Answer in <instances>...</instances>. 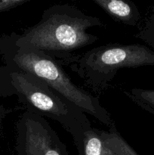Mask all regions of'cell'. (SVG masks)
<instances>
[{"label":"cell","instance_id":"obj_9","mask_svg":"<svg viewBox=\"0 0 154 155\" xmlns=\"http://www.w3.org/2000/svg\"><path fill=\"white\" fill-rule=\"evenodd\" d=\"M134 36L154 48V5L151 7L150 13L144 24Z\"/></svg>","mask_w":154,"mask_h":155},{"label":"cell","instance_id":"obj_8","mask_svg":"<svg viewBox=\"0 0 154 155\" xmlns=\"http://www.w3.org/2000/svg\"><path fill=\"white\" fill-rule=\"evenodd\" d=\"M123 92L143 110L154 115V89L134 88L130 90H124Z\"/></svg>","mask_w":154,"mask_h":155},{"label":"cell","instance_id":"obj_1","mask_svg":"<svg viewBox=\"0 0 154 155\" xmlns=\"http://www.w3.org/2000/svg\"><path fill=\"white\" fill-rule=\"evenodd\" d=\"M102 25L99 18L86 15L75 6L54 5L44 11L37 24L13 38L19 45L39 50L61 65L69 66L76 58L77 50L92 45L98 39L87 30Z\"/></svg>","mask_w":154,"mask_h":155},{"label":"cell","instance_id":"obj_2","mask_svg":"<svg viewBox=\"0 0 154 155\" xmlns=\"http://www.w3.org/2000/svg\"><path fill=\"white\" fill-rule=\"evenodd\" d=\"M8 58L11 68L37 77L109 129L115 126L110 114L103 107L98 97L75 84L55 58L32 47L19 45L13 36L9 42Z\"/></svg>","mask_w":154,"mask_h":155},{"label":"cell","instance_id":"obj_7","mask_svg":"<svg viewBox=\"0 0 154 155\" xmlns=\"http://www.w3.org/2000/svg\"><path fill=\"white\" fill-rule=\"evenodd\" d=\"M100 134L106 145L116 155H137L126 141L121 136L119 132L113 126L108 131L100 130Z\"/></svg>","mask_w":154,"mask_h":155},{"label":"cell","instance_id":"obj_6","mask_svg":"<svg viewBox=\"0 0 154 155\" xmlns=\"http://www.w3.org/2000/svg\"><path fill=\"white\" fill-rule=\"evenodd\" d=\"M82 155H116L104 142L100 130L92 127L84 136Z\"/></svg>","mask_w":154,"mask_h":155},{"label":"cell","instance_id":"obj_3","mask_svg":"<svg viewBox=\"0 0 154 155\" xmlns=\"http://www.w3.org/2000/svg\"><path fill=\"white\" fill-rule=\"evenodd\" d=\"M9 74L14 93L26 111L59 123L72 136L82 155L85 133L92 128L86 114L37 77L13 68Z\"/></svg>","mask_w":154,"mask_h":155},{"label":"cell","instance_id":"obj_5","mask_svg":"<svg viewBox=\"0 0 154 155\" xmlns=\"http://www.w3.org/2000/svg\"><path fill=\"white\" fill-rule=\"evenodd\" d=\"M106 14L118 23L131 27L137 26L140 13L133 2L125 0H93Z\"/></svg>","mask_w":154,"mask_h":155},{"label":"cell","instance_id":"obj_4","mask_svg":"<svg viewBox=\"0 0 154 155\" xmlns=\"http://www.w3.org/2000/svg\"><path fill=\"white\" fill-rule=\"evenodd\" d=\"M69 66L88 87L100 94L119 70L154 67V51L140 44H108L79 54Z\"/></svg>","mask_w":154,"mask_h":155}]
</instances>
